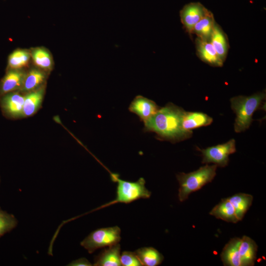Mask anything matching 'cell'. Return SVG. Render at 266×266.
<instances>
[{
  "label": "cell",
  "mask_w": 266,
  "mask_h": 266,
  "mask_svg": "<svg viewBox=\"0 0 266 266\" xmlns=\"http://www.w3.org/2000/svg\"><path fill=\"white\" fill-rule=\"evenodd\" d=\"M184 112L181 108L169 103L144 122L145 130L155 132L161 138L172 141L188 138L192 132L186 131L182 127Z\"/></svg>",
  "instance_id": "1"
},
{
  "label": "cell",
  "mask_w": 266,
  "mask_h": 266,
  "mask_svg": "<svg viewBox=\"0 0 266 266\" xmlns=\"http://www.w3.org/2000/svg\"><path fill=\"white\" fill-rule=\"evenodd\" d=\"M265 98L266 94L261 92L248 97L239 96L231 99V107L236 115L234 125L236 133L249 128L254 112L260 107Z\"/></svg>",
  "instance_id": "2"
},
{
  "label": "cell",
  "mask_w": 266,
  "mask_h": 266,
  "mask_svg": "<svg viewBox=\"0 0 266 266\" xmlns=\"http://www.w3.org/2000/svg\"><path fill=\"white\" fill-rule=\"evenodd\" d=\"M217 166L216 165H206L196 171L178 174L176 178L179 184L178 194L179 200L185 201L191 193L211 182L216 175Z\"/></svg>",
  "instance_id": "3"
},
{
  "label": "cell",
  "mask_w": 266,
  "mask_h": 266,
  "mask_svg": "<svg viewBox=\"0 0 266 266\" xmlns=\"http://www.w3.org/2000/svg\"><path fill=\"white\" fill-rule=\"evenodd\" d=\"M110 174L112 180L117 183L116 198L99 209L116 203H129L140 199L150 198L151 193L146 188L145 181L143 178L141 177L135 182H130L120 179L117 174Z\"/></svg>",
  "instance_id": "4"
},
{
  "label": "cell",
  "mask_w": 266,
  "mask_h": 266,
  "mask_svg": "<svg viewBox=\"0 0 266 266\" xmlns=\"http://www.w3.org/2000/svg\"><path fill=\"white\" fill-rule=\"evenodd\" d=\"M121 239L119 227L100 228L91 233L80 242V245L92 254L98 249L118 243Z\"/></svg>",
  "instance_id": "5"
},
{
  "label": "cell",
  "mask_w": 266,
  "mask_h": 266,
  "mask_svg": "<svg viewBox=\"0 0 266 266\" xmlns=\"http://www.w3.org/2000/svg\"><path fill=\"white\" fill-rule=\"evenodd\" d=\"M199 150L203 157L202 163H212L216 166L225 167L228 164L229 155L236 151L235 141L232 139L225 143Z\"/></svg>",
  "instance_id": "6"
},
{
  "label": "cell",
  "mask_w": 266,
  "mask_h": 266,
  "mask_svg": "<svg viewBox=\"0 0 266 266\" xmlns=\"http://www.w3.org/2000/svg\"><path fill=\"white\" fill-rule=\"evenodd\" d=\"M210 11L199 2H190L185 5L180 11L181 23L186 31L193 33L195 25Z\"/></svg>",
  "instance_id": "7"
},
{
  "label": "cell",
  "mask_w": 266,
  "mask_h": 266,
  "mask_svg": "<svg viewBox=\"0 0 266 266\" xmlns=\"http://www.w3.org/2000/svg\"><path fill=\"white\" fill-rule=\"evenodd\" d=\"M25 96L17 91L0 97V105L5 116L12 118L23 116Z\"/></svg>",
  "instance_id": "8"
},
{
  "label": "cell",
  "mask_w": 266,
  "mask_h": 266,
  "mask_svg": "<svg viewBox=\"0 0 266 266\" xmlns=\"http://www.w3.org/2000/svg\"><path fill=\"white\" fill-rule=\"evenodd\" d=\"M26 73L21 69H6L5 74L0 81V97L20 90Z\"/></svg>",
  "instance_id": "9"
},
{
  "label": "cell",
  "mask_w": 266,
  "mask_h": 266,
  "mask_svg": "<svg viewBox=\"0 0 266 266\" xmlns=\"http://www.w3.org/2000/svg\"><path fill=\"white\" fill-rule=\"evenodd\" d=\"M159 109L158 106L154 101L142 96H136L129 106V110L136 114L144 123Z\"/></svg>",
  "instance_id": "10"
},
{
  "label": "cell",
  "mask_w": 266,
  "mask_h": 266,
  "mask_svg": "<svg viewBox=\"0 0 266 266\" xmlns=\"http://www.w3.org/2000/svg\"><path fill=\"white\" fill-rule=\"evenodd\" d=\"M121 246L118 243L104 249L94 259L95 266H120Z\"/></svg>",
  "instance_id": "11"
},
{
  "label": "cell",
  "mask_w": 266,
  "mask_h": 266,
  "mask_svg": "<svg viewBox=\"0 0 266 266\" xmlns=\"http://www.w3.org/2000/svg\"><path fill=\"white\" fill-rule=\"evenodd\" d=\"M196 45L198 54L203 61L213 66H222L223 62L219 58L210 40L197 37Z\"/></svg>",
  "instance_id": "12"
},
{
  "label": "cell",
  "mask_w": 266,
  "mask_h": 266,
  "mask_svg": "<svg viewBox=\"0 0 266 266\" xmlns=\"http://www.w3.org/2000/svg\"><path fill=\"white\" fill-rule=\"evenodd\" d=\"M258 246L250 237L243 236L240 238L239 247L241 266H252L255 264Z\"/></svg>",
  "instance_id": "13"
},
{
  "label": "cell",
  "mask_w": 266,
  "mask_h": 266,
  "mask_svg": "<svg viewBox=\"0 0 266 266\" xmlns=\"http://www.w3.org/2000/svg\"><path fill=\"white\" fill-rule=\"evenodd\" d=\"M240 238H232L224 246L221 259L224 266H241L239 247Z\"/></svg>",
  "instance_id": "14"
},
{
  "label": "cell",
  "mask_w": 266,
  "mask_h": 266,
  "mask_svg": "<svg viewBox=\"0 0 266 266\" xmlns=\"http://www.w3.org/2000/svg\"><path fill=\"white\" fill-rule=\"evenodd\" d=\"M213 119L207 114L199 112H186L185 111L182 125L183 129L187 132H192L193 129L211 124Z\"/></svg>",
  "instance_id": "15"
},
{
  "label": "cell",
  "mask_w": 266,
  "mask_h": 266,
  "mask_svg": "<svg viewBox=\"0 0 266 266\" xmlns=\"http://www.w3.org/2000/svg\"><path fill=\"white\" fill-rule=\"evenodd\" d=\"M44 92V87L41 86L25 96L23 116H31L37 111L41 104Z\"/></svg>",
  "instance_id": "16"
},
{
  "label": "cell",
  "mask_w": 266,
  "mask_h": 266,
  "mask_svg": "<svg viewBox=\"0 0 266 266\" xmlns=\"http://www.w3.org/2000/svg\"><path fill=\"white\" fill-rule=\"evenodd\" d=\"M209 214L228 222L236 223L239 221L234 208L228 198L223 199L212 208Z\"/></svg>",
  "instance_id": "17"
},
{
  "label": "cell",
  "mask_w": 266,
  "mask_h": 266,
  "mask_svg": "<svg viewBox=\"0 0 266 266\" xmlns=\"http://www.w3.org/2000/svg\"><path fill=\"white\" fill-rule=\"evenodd\" d=\"M46 78L45 71L39 68H33L26 73L20 90L30 92L41 86Z\"/></svg>",
  "instance_id": "18"
},
{
  "label": "cell",
  "mask_w": 266,
  "mask_h": 266,
  "mask_svg": "<svg viewBox=\"0 0 266 266\" xmlns=\"http://www.w3.org/2000/svg\"><path fill=\"white\" fill-rule=\"evenodd\" d=\"M30 53L33 61L37 68L44 71H50L53 68V59L48 50L38 47L32 48Z\"/></svg>",
  "instance_id": "19"
},
{
  "label": "cell",
  "mask_w": 266,
  "mask_h": 266,
  "mask_svg": "<svg viewBox=\"0 0 266 266\" xmlns=\"http://www.w3.org/2000/svg\"><path fill=\"white\" fill-rule=\"evenodd\" d=\"M210 41L219 58L224 62L228 51V42L226 34L221 28L216 23Z\"/></svg>",
  "instance_id": "20"
},
{
  "label": "cell",
  "mask_w": 266,
  "mask_h": 266,
  "mask_svg": "<svg viewBox=\"0 0 266 266\" xmlns=\"http://www.w3.org/2000/svg\"><path fill=\"white\" fill-rule=\"evenodd\" d=\"M142 266H157L164 260L163 255L153 247H142L134 251Z\"/></svg>",
  "instance_id": "21"
},
{
  "label": "cell",
  "mask_w": 266,
  "mask_h": 266,
  "mask_svg": "<svg viewBox=\"0 0 266 266\" xmlns=\"http://www.w3.org/2000/svg\"><path fill=\"white\" fill-rule=\"evenodd\" d=\"M215 24L213 15L209 11L195 25L193 33L200 39L210 40Z\"/></svg>",
  "instance_id": "22"
},
{
  "label": "cell",
  "mask_w": 266,
  "mask_h": 266,
  "mask_svg": "<svg viewBox=\"0 0 266 266\" xmlns=\"http://www.w3.org/2000/svg\"><path fill=\"white\" fill-rule=\"evenodd\" d=\"M228 199L234 208L238 220L241 221L252 204L253 196L248 194L238 193Z\"/></svg>",
  "instance_id": "23"
},
{
  "label": "cell",
  "mask_w": 266,
  "mask_h": 266,
  "mask_svg": "<svg viewBox=\"0 0 266 266\" xmlns=\"http://www.w3.org/2000/svg\"><path fill=\"white\" fill-rule=\"evenodd\" d=\"M31 58L30 50L17 49L8 56L7 69H22L28 65Z\"/></svg>",
  "instance_id": "24"
},
{
  "label": "cell",
  "mask_w": 266,
  "mask_h": 266,
  "mask_svg": "<svg viewBox=\"0 0 266 266\" xmlns=\"http://www.w3.org/2000/svg\"><path fill=\"white\" fill-rule=\"evenodd\" d=\"M18 224V221L12 214L0 207V237L13 230Z\"/></svg>",
  "instance_id": "25"
},
{
  "label": "cell",
  "mask_w": 266,
  "mask_h": 266,
  "mask_svg": "<svg viewBox=\"0 0 266 266\" xmlns=\"http://www.w3.org/2000/svg\"><path fill=\"white\" fill-rule=\"evenodd\" d=\"M120 263L121 266H142L134 252H123L120 255Z\"/></svg>",
  "instance_id": "26"
},
{
  "label": "cell",
  "mask_w": 266,
  "mask_h": 266,
  "mask_svg": "<svg viewBox=\"0 0 266 266\" xmlns=\"http://www.w3.org/2000/svg\"><path fill=\"white\" fill-rule=\"evenodd\" d=\"M67 266H91L93 265L86 258H81L72 261Z\"/></svg>",
  "instance_id": "27"
},
{
  "label": "cell",
  "mask_w": 266,
  "mask_h": 266,
  "mask_svg": "<svg viewBox=\"0 0 266 266\" xmlns=\"http://www.w3.org/2000/svg\"></svg>",
  "instance_id": "28"
}]
</instances>
